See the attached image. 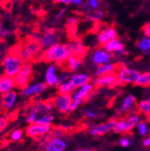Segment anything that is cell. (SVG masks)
Instances as JSON below:
<instances>
[{"label":"cell","mask_w":150,"mask_h":151,"mask_svg":"<svg viewBox=\"0 0 150 151\" xmlns=\"http://www.w3.org/2000/svg\"><path fill=\"white\" fill-rule=\"evenodd\" d=\"M71 55L68 43H58L47 50H42L40 60L56 65H63Z\"/></svg>","instance_id":"obj_1"},{"label":"cell","mask_w":150,"mask_h":151,"mask_svg":"<svg viewBox=\"0 0 150 151\" xmlns=\"http://www.w3.org/2000/svg\"><path fill=\"white\" fill-rule=\"evenodd\" d=\"M24 64L25 61L22 59L17 50L11 51L5 57L2 61L3 74L8 76V77L14 78L18 72L22 69Z\"/></svg>","instance_id":"obj_2"},{"label":"cell","mask_w":150,"mask_h":151,"mask_svg":"<svg viewBox=\"0 0 150 151\" xmlns=\"http://www.w3.org/2000/svg\"><path fill=\"white\" fill-rule=\"evenodd\" d=\"M42 50H43L42 49L38 41L32 39V38L29 39L27 42H24L21 45V47L17 50L18 53L22 57V59L25 62L31 63L32 61H34L35 60L40 58Z\"/></svg>","instance_id":"obj_3"},{"label":"cell","mask_w":150,"mask_h":151,"mask_svg":"<svg viewBox=\"0 0 150 151\" xmlns=\"http://www.w3.org/2000/svg\"><path fill=\"white\" fill-rule=\"evenodd\" d=\"M141 116L138 112L130 113L128 115L118 120L116 122L115 128L113 131L117 134H126L132 131L138 125V123L141 121Z\"/></svg>","instance_id":"obj_4"},{"label":"cell","mask_w":150,"mask_h":151,"mask_svg":"<svg viewBox=\"0 0 150 151\" xmlns=\"http://www.w3.org/2000/svg\"><path fill=\"white\" fill-rule=\"evenodd\" d=\"M116 71L117 82L121 85H135L140 75L138 69L127 66H120Z\"/></svg>","instance_id":"obj_5"},{"label":"cell","mask_w":150,"mask_h":151,"mask_svg":"<svg viewBox=\"0 0 150 151\" xmlns=\"http://www.w3.org/2000/svg\"><path fill=\"white\" fill-rule=\"evenodd\" d=\"M33 74V68L31 62H25L22 69L14 78L15 86L22 89L30 84Z\"/></svg>","instance_id":"obj_6"},{"label":"cell","mask_w":150,"mask_h":151,"mask_svg":"<svg viewBox=\"0 0 150 151\" xmlns=\"http://www.w3.org/2000/svg\"><path fill=\"white\" fill-rule=\"evenodd\" d=\"M52 125H44L39 123H32L29 124L24 130L25 136L32 139H40L42 137L50 133L52 129Z\"/></svg>","instance_id":"obj_7"},{"label":"cell","mask_w":150,"mask_h":151,"mask_svg":"<svg viewBox=\"0 0 150 151\" xmlns=\"http://www.w3.org/2000/svg\"><path fill=\"white\" fill-rule=\"evenodd\" d=\"M117 120H110L102 123L92 124L89 127L88 132L93 137H101L110 133L111 131H113Z\"/></svg>","instance_id":"obj_8"},{"label":"cell","mask_w":150,"mask_h":151,"mask_svg":"<svg viewBox=\"0 0 150 151\" xmlns=\"http://www.w3.org/2000/svg\"><path fill=\"white\" fill-rule=\"evenodd\" d=\"M18 101V93L15 90L2 93L0 96V111L7 113L13 111Z\"/></svg>","instance_id":"obj_9"},{"label":"cell","mask_w":150,"mask_h":151,"mask_svg":"<svg viewBox=\"0 0 150 151\" xmlns=\"http://www.w3.org/2000/svg\"><path fill=\"white\" fill-rule=\"evenodd\" d=\"M72 100L73 98L71 94L58 93L57 96H55L50 101L56 110L60 111V113L66 114V113L69 112V108H70Z\"/></svg>","instance_id":"obj_10"},{"label":"cell","mask_w":150,"mask_h":151,"mask_svg":"<svg viewBox=\"0 0 150 151\" xmlns=\"http://www.w3.org/2000/svg\"><path fill=\"white\" fill-rule=\"evenodd\" d=\"M37 41L41 45L42 49L44 50L60 43V36L53 30H46L40 36L37 37Z\"/></svg>","instance_id":"obj_11"},{"label":"cell","mask_w":150,"mask_h":151,"mask_svg":"<svg viewBox=\"0 0 150 151\" xmlns=\"http://www.w3.org/2000/svg\"><path fill=\"white\" fill-rule=\"evenodd\" d=\"M47 87L48 86L45 82H34L23 87L20 91V93L24 98H32L45 92Z\"/></svg>","instance_id":"obj_12"},{"label":"cell","mask_w":150,"mask_h":151,"mask_svg":"<svg viewBox=\"0 0 150 151\" xmlns=\"http://www.w3.org/2000/svg\"><path fill=\"white\" fill-rule=\"evenodd\" d=\"M137 98L134 94L128 93L122 98L120 106L118 108V111L121 114L123 115H128L130 113L135 112V110L137 109Z\"/></svg>","instance_id":"obj_13"},{"label":"cell","mask_w":150,"mask_h":151,"mask_svg":"<svg viewBox=\"0 0 150 151\" xmlns=\"http://www.w3.org/2000/svg\"><path fill=\"white\" fill-rule=\"evenodd\" d=\"M91 58V62L98 67L100 65H103V64H107L111 62L112 60V55L109 52H107L103 47L101 48H97L93 50L90 56Z\"/></svg>","instance_id":"obj_14"},{"label":"cell","mask_w":150,"mask_h":151,"mask_svg":"<svg viewBox=\"0 0 150 151\" xmlns=\"http://www.w3.org/2000/svg\"><path fill=\"white\" fill-rule=\"evenodd\" d=\"M95 86H93V82L87 83L84 86H82L79 88L75 89V91L72 93V98L73 99H77L80 100L82 102H85L88 99L91 98L93 96V92H95Z\"/></svg>","instance_id":"obj_15"},{"label":"cell","mask_w":150,"mask_h":151,"mask_svg":"<svg viewBox=\"0 0 150 151\" xmlns=\"http://www.w3.org/2000/svg\"><path fill=\"white\" fill-rule=\"evenodd\" d=\"M59 66L56 64H50L45 72L44 82L47 86L50 87H58L60 84V74H57Z\"/></svg>","instance_id":"obj_16"},{"label":"cell","mask_w":150,"mask_h":151,"mask_svg":"<svg viewBox=\"0 0 150 151\" xmlns=\"http://www.w3.org/2000/svg\"><path fill=\"white\" fill-rule=\"evenodd\" d=\"M93 84L95 86V87H98V88L111 87L115 86L116 84H118L116 74L111 73V74L102 76V77H99V78H95L93 81Z\"/></svg>","instance_id":"obj_17"},{"label":"cell","mask_w":150,"mask_h":151,"mask_svg":"<svg viewBox=\"0 0 150 151\" xmlns=\"http://www.w3.org/2000/svg\"><path fill=\"white\" fill-rule=\"evenodd\" d=\"M117 36H118V33L114 27L107 26V27L100 30L99 32L97 33V42L103 47L108 42L118 38Z\"/></svg>","instance_id":"obj_18"},{"label":"cell","mask_w":150,"mask_h":151,"mask_svg":"<svg viewBox=\"0 0 150 151\" xmlns=\"http://www.w3.org/2000/svg\"><path fill=\"white\" fill-rule=\"evenodd\" d=\"M67 141L63 139H50L42 148V151H66Z\"/></svg>","instance_id":"obj_19"},{"label":"cell","mask_w":150,"mask_h":151,"mask_svg":"<svg viewBox=\"0 0 150 151\" xmlns=\"http://www.w3.org/2000/svg\"><path fill=\"white\" fill-rule=\"evenodd\" d=\"M24 114L25 115V121L28 124L35 123L38 118L41 116L39 110L37 108L35 103L26 105L24 109Z\"/></svg>","instance_id":"obj_20"},{"label":"cell","mask_w":150,"mask_h":151,"mask_svg":"<svg viewBox=\"0 0 150 151\" xmlns=\"http://www.w3.org/2000/svg\"><path fill=\"white\" fill-rule=\"evenodd\" d=\"M69 81L75 87V89L79 88L82 86L92 82L91 76L85 73H74L70 76Z\"/></svg>","instance_id":"obj_21"},{"label":"cell","mask_w":150,"mask_h":151,"mask_svg":"<svg viewBox=\"0 0 150 151\" xmlns=\"http://www.w3.org/2000/svg\"><path fill=\"white\" fill-rule=\"evenodd\" d=\"M82 64H83V60L81 58L71 54L67 58V60L65 61L63 66H64L66 71L74 72V71H77L78 69H79V68H81Z\"/></svg>","instance_id":"obj_22"},{"label":"cell","mask_w":150,"mask_h":151,"mask_svg":"<svg viewBox=\"0 0 150 151\" xmlns=\"http://www.w3.org/2000/svg\"><path fill=\"white\" fill-rule=\"evenodd\" d=\"M15 84L14 78L8 77L6 75H0V93H5L13 90H15Z\"/></svg>","instance_id":"obj_23"},{"label":"cell","mask_w":150,"mask_h":151,"mask_svg":"<svg viewBox=\"0 0 150 151\" xmlns=\"http://www.w3.org/2000/svg\"><path fill=\"white\" fill-rule=\"evenodd\" d=\"M103 48L107 52L111 53L112 56H113L114 54H116L117 52L122 50L123 49H125L123 42L121 40L118 39V38H116V39H113V40L108 42L105 45L103 46Z\"/></svg>","instance_id":"obj_24"},{"label":"cell","mask_w":150,"mask_h":151,"mask_svg":"<svg viewBox=\"0 0 150 151\" xmlns=\"http://www.w3.org/2000/svg\"><path fill=\"white\" fill-rule=\"evenodd\" d=\"M116 69H117L116 64L113 63V62H110V63L100 65V66L96 67L93 75H95V78H99V77H102V76H104V75H107V74L114 73V71Z\"/></svg>","instance_id":"obj_25"},{"label":"cell","mask_w":150,"mask_h":151,"mask_svg":"<svg viewBox=\"0 0 150 151\" xmlns=\"http://www.w3.org/2000/svg\"><path fill=\"white\" fill-rule=\"evenodd\" d=\"M68 45H69V48H70V50H71V54H73L75 56H78L81 59L86 52V50H85V46L83 45V43L79 40L73 41V42H69Z\"/></svg>","instance_id":"obj_26"},{"label":"cell","mask_w":150,"mask_h":151,"mask_svg":"<svg viewBox=\"0 0 150 151\" xmlns=\"http://www.w3.org/2000/svg\"><path fill=\"white\" fill-rule=\"evenodd\" d=\"M34 103H35L37 108H38L41 115L45 114V113H48V112H51L52 110L54 109V106H53L51 101H41V100H38V101H36Z\"/></svg>","instance_id":"obj_27"},{"label":"cell","mask_w":150,"mask_h":151,"mask_svg":"<svg viewBox=\"0 0 150 151\" xmlns=\"http://www.w3.org/2000/svg\"><path fill=\"white\" fill-rule=\"evenodd\" d=\"M137 110L140 114L147 115L150 113V97L141 99L137 104Z\"/></svg>","instance_id":"obj_28"},{"label":"cell","mask_w":150,"mask_h":151,"mask_svg":"<svg viewBox=\"0 0 150 151\" xmlns=\"http://www.w3.org/2000/svg\"><path fill=\"white\" fill-rule=\"evenodd\" d=\"M136 47L146 55H150V38L144 36L137 42Z\"/></svg>","instance_id":"obj_29"},{"label":"cell","mask_w":150,"mask_h":151,"mask_svg":"<svg viewBox=\"0 0 150 151\" xmlns=\"http://www.w3.org/2000/svg\"><path fill=\"white\" fill-rule=\"evenodd\" d=\"M136 86L141 87H148L150 86V71H146L144 73H140L139 78L137 80Z\"/></svg>","instance_id":"obj_30"},{"label":"cell","mask_w":150,"mask_h":151,"mask_svg":"<svg viewBox=\"0 0 150 151\" xmlns=\"http://www.w3.org/2000/svg\"><path fill=\"white\" fill-rule=\"evenodd\" d=\"M137 131H138V134L140 136V137H143V138H146L149 135V124L146 121H143L141 120L138 125H137Z\"/></svg>","instance_id":"obj_31"},{"label":"cell","mask_w":150,"mask_h":151,"mask_svg":"<svg viewBox=\"0 0 150 151\" xmlns=\"http://www.w3.org/2000/svg\"><path fill=\"white\" fill-rule=\"evenodd\" d=\"M75 91V87L71 84L69 80L65 81L58 86V93L62 94H72V93Z\"/></svg>","instance_id":"obj_32"},{"label":"cell","mask_w":150,"mask_h":151,"mask_svg":"<svg viewBox=\"0 0 150 151\" xmlns=\"http://www.w3.org/2000/svg\"><path fill=\"white\" fill-rule=\"evenodd\" d=\"M55 121V115L51 112L45 113V114L41 115L38 120L36 121V123L44 124V125H52L53 122Z\"/></svg>","instance_id":"obj_33"},{"label":"cell","mask_w":150,"mask_h":151,"mask_svg":"<svg viewBox=\"0 0 150 151\" xmlns=\"http://www.w3.org/2000/svg\"><path fill=\"white\" fill-rule=\"evenodd\" d=\"M48 135L50 139H63L66 135V131L62 129V127H56L52 128Z\"/></svg>","instance_id":"obj_34"},{"label":"cell","mask_w":150,"mask_h":151,"mask_svg":"<svg viewBox=\"0 0 150 151\" xmlns=\"http://www.w3.org/2000/svg\"><path fill=\"white\" fill-rule=\"evenodd\" d=\"M24 131L21 129H14L10 132L9 134V138L12 141L14 142H18V141H21L24 139Z\"/></svg>","instance_id":"obj_35"},{"label":"cell","mask_w":150,"mask_h":151,"mask_svg":"<svg viewBox=\"0 0 150 151\" xmlns=\"http://www.w3.org/2000/svg\"><path fill=\"white\" fill-rule=\"evenodd\" d=\"M84 116L88 120H95L100 116V112L93 108H85L83 111Z\"/></svg>","instance_id":"obj_36"},{"label":"cell","mask_w":150,"mask_h":151,"mask_svg":"<svg viewBox=\"0 0 150 151\" xmlns=\"http://www.w3.org/2000/svg\"><path fill=\"white\" fill-rule=\"evenodd\" d=\"M10 123V117L7 113L0 114V132L5 131Z\"/></svg>","instance_id":"obj_37"},{"label":"cell","mask_w":150,"mask_h":151,"mask_svg":"<svg viewBox=\"0 0 150 151\" xmlns=\"http://www.w3.org/2000/svg\"><path fill=\"white\" fill-rule=\"evenodd\" d=\"M89 21H102L104 18V13L101 10H96L90 15H88Z\"/></svg>","instance_id":"obj_38"},{"label":"cell","mask_w":150,"mask_h":151,"mask_svg":"<svg viewBox=\"0 0 150 151\" xmlns=\"http://www.w3.org/2000/svg\"><path fill=\"white\" fill-rule=\"evenodd\" d=\"M13 33L12 29L6 27V25H4L3 24L0 23V40L6 39V37L10 36Z\"/></svg>","instance_id":"obj_39"},{"label":"cell","mask_w":150,"mask_h":151,"mask_svg":"<svg viewBox=\"0 0 150 151\" xmlns=\"http://www.w3.org/2000/svg\"><path fill=\"white\" fill-rule=\"evenodd\" d=\"M119 145L121 147H128L131 145V139L128 137H122L119 139Z\"/></svg>","instance_id":"obj_40"},{"label":"cell","mask_w":150,"mask_h":151,"mask_svg":"<svg viewBox=\"0 0 150 151\" xmlns=\"http://www.w3.org/2000/svg\"><path fill=\"white\" fill-rule=\"evenodd\" d=\"M82 101L80 100H77V99H73L72 100V103L70 104V108H69V112H72V111H75L76 110H78L81 104H82Z\"/></svg>","instance_id":"obj_41"},{"label":"cell","mask_w":150,"mask_h":151,"mask_svg":"<svg viewBox=\"0 0 150 151\" xmlns=\"http://www.w3.org/2000/svg\"><path fill=\"white\" fill-rule=\"evenodd\" d=\"M70 76H71V75H70L69 72H67V71H64V72L60 73V84L63 83V82H65V81L69 80Z\"/></svg>","instance_id":"obj_42"},{"label":"cell","mask_w":150,"mask_h":151,"mask_svg":"<svg viewBox=\"0 0 150 151\" xmlns=\"http://www.w3.org/2000/svg\"><path fill=\"white\" fill-rule=\"evenodd\" d=\"M142 32L145 37L150 38V24H146L142 28Z\"/></svg>","instance_id":"obj_43"},{"label":"cell","mask_w":150,"mask_h":151,"mask_svg":"<svg viewBox=\"0 0 150 151\" xmlns=\"http://www.w3.org/2000/svg\"><path fill=\"white\" fill-rule=\"evenodd\" d=\"M88 5L92 9H97L99 6V0H88Z\"/></svg>","instance_id":"obj_44"},{"label":"cell","mask_w":150,"mask_h":151,"mask_svg":"<svg viewBox=\"0 0 150 151\" xmlns=\"http://www.w3.org/2000/svg\"><path fill=\"white\" fill-rule=\"evenodd\" d=\"M127 54H128L127 50H126V49H123L122 50H121V51L117 52V53H116V54H114L113 56L115 57V58H124L125 56H127ZM113 56H112V57H113Z\"/></svg>","instance_id":"obj_45"},{"label":"cell","mask_w":150,"mask_h":151,"mask_svg":"<svg viewBox=\"0 0 150 151\" xmlns=\"http://www.w3.org/2000/svg\"><path fill=\"white\" fill-rule=\"evenodd\" d=\"M52 2L56 3V4H63V5H69L72 3V0H51Z\"/></svg>","instance_id":"obj_46"},{"label":"cell","mask_w":150,"mask_h":151,"mask_svg":"<svg viewBox=\"0 0 150 151\" xmlns=\"http://www.w3.org/2000/svg\"><path fill=\"white\" fill-rule=\"evenodd\" d=\"M77 23H78V20H77V18H75V17H69L67 21V24L69 26H74Z\"/></svg>","instance_id":"obj_47"},{"label":"cell","mask_w":150,"mask_h":151,"mask_svg":"<svg viewBox=\"0 0 150 151\" xmlns=\"http://www.w3.org/2000/svg\"><path fill=\"white\" fill-rule=\"evenodd\" d=\"M142 145L145 147H150V135L144 138L143 141H142Z\"/></svg>","instance_id":"obj_48"},{"label":"cell","mask_w":150,"mask_h":151,"mask_svg":"<svg viewBox=\"0 0 150 151\" xmlns=\"http://www.w3.org/2000/svg\"><path fill=\"white\" fill-rule=\"evenodd\" d=\"M75 151H95V149L91 147H83V148H78Z\"/></svg>","instance_id":"obj_49"},{"label":"cell","mask_w":150,"mask_h":151,"mask_svg":"<svg viewBox=\"0 0 150 151\" xmlns=\"http://www.w3.org/2000/svg\"><path fill=\"white\" fill-rule=\"evenodd\" d=\"M83 2V0H72V4L76 5V6H78V5H81Z\"/></svg>","instance_id":"obj_50"},{"label":"cell","mask_w":150,"mask_h":151,"mask_svg":"<svg viewBox=\"0 0 150 151\" xmlns=\"http://www.w3.org/2000/svg\"><path fill=\"white\" fill-rule=\"evenodd\" d=\"M65 11H66V9H62V10L57 14V16H56V19H60V18H61L62 15H63V13H65Z\"/></svg>","instance_id":"obj_51"},{"label":"cell","mask_w":150,"mask_h":151,"mask_svg":"<svg viewBox=\"0 0 150 151\" xmlns=\"http://www.w3.org/2000/svg\"><path fill=\"white\" fill-rule=\"evenodd\" d=\"M8 1H9V0H0V6H5Z\"/></svg>","instance_id":"obj_52"},{"label":"cell","mask_w":150,"mask_h":151,"mask_svg":"<svg viewBox=\"0 0 150 151\" xmlns=\"http://www.w3.org/2000/svg\"><path fill=\"white\" fill-rule=\"evenodd\" d=\"M146 122L150 123V113H149V114H147V115H146Z\"/></svg>","instance_id":"obj_53"},{"label":"cell","mask_w":150,"mask_h":151,"mask_svg":"<svg viewBox=\"0 0 150 151\" xmlns=\"http://www.w3.org/2000/svg\"><path fill=\"white\" fill-rule=\"evenodd\" d=\"M149 128H150V125H149ZM149 135H150V129H149Z\"/></svg>","instance_id":"obj_54"},{"label":"cell","mask_w":150,"mask_h":151,"mask_svg":"<svg viewBox=\"0 0 150 151\" xmlns=\"http://www.w3.org/2000/svg\"><path fill=\"white\" fill-rule=\"evenodd\" d=\"M0 112H1V111H0ZM0 114H1V113H0Z\"/></svg>","instance_id":"obj_55"},{"label":"cell","mask_w":150,"mask_h":151,"mask_svg":"<svg viewBox=\"0 0 150 151\" xmlns=\"http://www.w3.org/2000/svg\"><path fill=\"white\" fill-rule=\"evenodd\" d=\"M0 94H1V93H0Z\"/></svg>","instance_id":"obj_56"}]
</instances>
